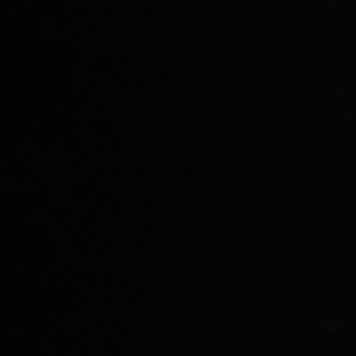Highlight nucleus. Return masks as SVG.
I'll return each mask as SVG.
<instances>
[]
</instances>
